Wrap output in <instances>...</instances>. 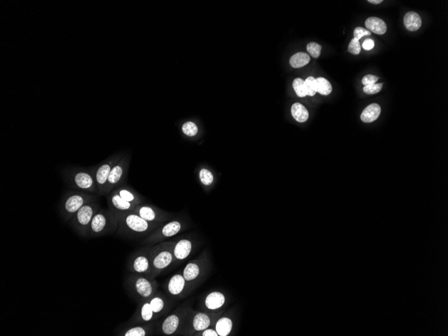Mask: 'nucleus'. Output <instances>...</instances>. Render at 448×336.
<instances>
[{"label": "nucleus", "instance_id": "36", "mask_svg": "<svg viewBox=\"0 0 448 336\" xmlns=\"http://www.w3.org/2000/svg\"><path fill=\"white\" fill-rule=\"evenodd\" d=\"M382 83H375V84L367 85L364 87V92L367 94L373 95L378 93L381 91Z\"/></svg>", "mask_w": 448, "mask_h": 336}, {"label": "nucleus", "instance_id": "17", "mask_svg": "<svg viewBox=\"0 0 448 336\" xmlns=\"http://www.w3.org/2000/svg\"><path fill=\"white\" fill-rule=\"evenodd\" d=\"M117 333L120 336H150L155 333L156 323L128 324Z\"/></svg>", "mask_w": 448, "mask_h": 336}, {"label": "nucleus", "instance_id": "1", "mask_svg": "<svg viewBox=\"0 0 448 336\" xmlns=\"http://www.w3.org/2000/svg\"><path fill=\"white\" fill-rule=\"evenodd\" d=\"M119 235L129 238L147 237L159 227V224L148 222L132 211L117 215Z\"/></svg>", "mask_w": 448, "mask_h": 336}, {"label": "nucleus", "instance_id": "5", "mask_svg": "<svg viewBox=\"0 0 448 336\" xmlns=\"http://www.w3.org/2000/svg\"><path fill=\"white\" fill-rule=\"evenodd\" d=\"M118 217L110 209H100L90 225L89 237H99L117 232Z\"/></svg>", "mask_w": 448, "mask_h": 336}, {"label": "nucleus", "instance_id": "27", "mask_svg": "<svg viewBox=\"0 0 448 336\" xmlns=\"http://www.w3.org/2000/svg\"><path fill=\"white\" fill-rule=\"evenodd\" d=\"M233 323L228 317H222L217 321L216 330L219 336H227L232 331Z\"/></svg>", "mask_w": 448, "mask_h": 336}, {"label": "nucleus", "instance_id": "21", "mask_svg": "<svg viewBox=\"0 0 448 336\" xmlns=\"http://www.w3.org/2000/svg\"><path fill=\"white\" fill-rule=\"evenodd\" d=\"M201 272V266L197 260H195L187 264L182 271V274L189 284L193 285V283L197 281Z\"/></svg>", "mask_w": 448, "mask_h": 336}, {"label": "nucleus", "instance_id": "33", "mask_svg": "<svg viewBox=\"0 0 448 336\" xmlns=\"http://www.w3.org/2000/svg\"><path fill=\"white\" fill-rule=\"evenodd\" d=\"M305 84H306L308 95L314 96L316 93L318 92V90H317L316 79H315L314 77H308L306 80L305 81Z\"/></svg>", "mask_w": 448, "mask_h": 336}, {"label": "nucleus", "instance_id": "11", "mask_svg": "<svg viewBox=\"0 0 448 336\" xmlns=\"http://www.w3.org/2000/svg\"><path fill=\"white\" fill-rule=\"evenodd\" d=\"M151 246H144V248L136 250L130 256L127 265L128 271L146 276L148 275L151 267Z\"/></svg>", "mask_w": 448, "mask_h": 336}, {"label": "nucleus", "instance_id": "34", "mask_svg": "<svg viewBox=\"0 0 448 336\" xmlns=\"http://www.w3.org/2000/svg\"><path fill=\"white\" fill-rule=\"evenodd\" d=\"M307 50L311 56L315 59L318 58L320 56L322 51V46L316 42H310L307 46Z\"/></svg>", "mask_w": 448, "mask_h": 336}, {"label": "nucleus", "instance_id": "31", "mask_svg": "<svg viewBox=\"0 0 448 336\" xmlns=\"http://www.w3.org/2000/svg\"><path fill=\"white\" fill-rule=\"evenodd\" d=\"M199 179L200 182L204 186H210L212 185L214 181V174L208 169H201L199 172Z\"/></svg>", "mask_w": 448, "mask_h": 336}, {"label": "nucleus", "instance_id": "15", "mask_svg": "<svg viewBox=\"0 0 448 336\" xmlns=\"http://www.w3.org/2000/svg\"><path fill=\"white\" fill-rule=\"evenodd\" d=\"M192 285L184 278L182 272L173 274L168 281L166 289L168 294L175 299H183L191 290Z\"/></svg>", "mask_w": 448, "mask_h": 336}, {"label": "nucleus", "instance_id": "30", "mask_svg": "<svg viewBox=\"0 0 448 336\" xmlns=\"http://www.w3.org/2000/svg\"><path fill=\"white\" fill-rule=\"evenodd\" d=\"M317 90L323 95H328L332 91L331 83L324 77H318L316 79Z\"/></svg>", "mask_w": 448, "mask_h": 336}, {"label": "nucleus", "instance_id": "7", "mask_svg": "<svg viewBox=\"0 0 448 336\" xmlns=\"http://www.w3.org/2000/svg\"><path fill=\"white\" fill-rule=\"evenodd\" d=\"M187 228V222L181 218L171 219L161 224L150 235L144 238L141 244L144 246H153L165 242Z\"/></svg>", "mask_w": 448, "mask_h": 336}, {"label": "nucleus", "instance_id": "23", "mask_svg": "<svg viewBox=\"0 0 448 336\" xmlns=\"http://www.w3.org/2000/svg\"><path fill=\"white\" fill-rule=\"evenodd\" d=\"M365 26L368 29V30L376 34H380V35L385 34L386 30H387V26H386L385 22L380 18L376 17L367 18L365 22Z\"/></svg>", "mask_w": 448, "mask_h": 336}, {"label": "nucleus", "instance_id": "41", "mask_svg": "<svg viewBox=\"0 0 448 336\" xmlns=\"http://www.w3.org/2000/svg\"><path fill=\"white\" fill-rule=\"evenodd\" d=\"M382 2H383L382 0H368V2L374 4H379L382 3Z\"/></svg>", "mask_w": 448, "mask_h": 336}, {"label": "nucleus", "instance_id": "12", "mask_svg": "<svg viewBox=\"0 0 448 336\" xmlns=\"http://www.w3.org/2000/svg\"><path fill=\"white\" fill-rule=\"evenodd\" d=\"M130 160V154H124V155L112 168L108 179L106 195L109 194L114 189L124 184L128 175Z\"/></svg>", "mask_w": 448, "mask_h": 336}, {"label": "nucleus", "instance_id": "20", "mask_svg": "<svg viewBox=\"0 0 448 336\" xmlns=\"http://www.w3.org/2000/svg\"><path fill=\"white\" fill-rule=\"evenodd\" d=\"M114 190L125 201L132 203L133 204L138 205L144 203V198L141 196V195L137 193L134 189L126 185H122Z\"/></svg>", "mask_w": 448, "mask_h": 336}, {"label": "nucleus", "instance_id": "3", "mask_svg": "<svg viewBox=\"0 0 448 336\" xmlns=\"http://www.w3.org/2000/svg\"><path fill=\"white\" fill-rule=\"evenodd\" d=\"M175 241L160 242L151 246V267L147 277L155 279L166 268L174 263Z\"/></svg>", "mask_w": 448, "mask_h": 336}, {"label": "nucleus", "instance_id": "4", "mask_svg": "<svg viewBox=\"0 0 448 336\" xmlns=\"http://www.w3.org/2000/svg\"><path fill=\"white\" fill-rule=\"evenodd\" d=\"M125 285L131 296L138 303L151 298L157 292L159 287L155 279H151L144 274L135 273L126 278Z\"/></svg>", "mask_w": 448, "mask_h": 336}, {"label": "nucleus", "instance_id": "26", "mask_svg": "<svg viewBox=\"0 0 448 336\" xmlns=\"http://www.w3.org/2000/svg\"><path fill=\"white\" fill-rule=\"evenodd\" d=\"M181 134L186 138H193L199 133V127L193 120H185L180 125Z\"/></svg>", "mask_w": 448, "mask_h": 336}, {"label": "nucleus", "instance_id": "40", "mask_svg": "<svg viewBox=\"0 0 448 336\" xmlns=\"http://www.w3.org/2000/svg\"><path fill=\"white\" fill-rule=\"evenodd\" d=\"M374 46V42L372 39H366L363 43V48L366 50H372Z\"/></svg>", "mask_w": 448, "mask_h": 336}, {"label": "nucleus", "instance_id": "2", "mask_svg": "<svg viewBox=\"0 0 448 336\" xmlns=\"http://www.w3.org/2000/svg\"><path fill=\"white\" fill-rule=\"evenodd\" d=\"M95 168H69L63 171L67 184L76 191L98 195L95 181Z\"/></svg>", "mask_w": 448, "mask_h": 336}, {"label": "nucleus", "instance_id": "19", "mask_svg": "<svg viewBox=\"0 0 448 336\" xmlns=\"http://www.w3.org/2000/svg\"><path fill=\"white\" fill-rule=\"evenodd\" d=\"M193 249V240L190 238H182L175 241L174 247V263L187 259L191 254Z\"/></svg>", "mask_w": 448, "mask_h": 336}, {"label": "nucleus", "instance_id": "28", "mask_svg": "<svg viewBox=\"0 0 448 336\" xmlns=\"http://www.w3.org/2000/svg\"><path fill=\"white\" fill-rule=\"evenodd\" d=\"M291 114L294 119L298 122H305L308 120V109L300 103H295L292 105Z\"/></svg>", "mask_w": 448, "mask_h": 336}, {"label": "nucleus", "instance_id": "22", "mask_svg": "<svg viewBox=\"0 0 448 336\" xmlns=\"http://www.w3.org/2000/svg\"><path fill=\"white\" fill-rule=\"evenodd\" d=\"M226 297L221 292H212L206 297L205 305L209 310H217L224 306Z\"/></svg>", "mask_w": 448, "mask_h": 336}, {"label": "nucleus", "instance_id": "29", "mask_svg": "<svg viewBox=\"0 0 448 336\" xmlns=\"http://www.w3.org/2000/svg\"><path fill=\"white\" fill-rule=\"evenodd\" d=\"M310 62V56L306 52H298L290 59V65L293 68H301Z\"/></svg>", "mask_w": 448, "mask_h": 336}, {"label": "nucleus", "instance_id": "13", "mask_svg": "<svg viewBox=\"0 0 448 336\" xmlns=\"http://www.w3.org/2000/svg\"><path fill=\"white\" fill-rule=\"evenodd\" d=\"M148 222L161 225L171 220L172 215L154 205L141 203L136 205L132 211Z\"/></svg>", "mask_w": 448, "mask_h": 336}, {"label": "nucleus", "instance_id": "18", "mask_svg": "<svg viewBox=\"0 0 448 336\" xmlns=\"http://www.w3.org/2000/svg\"><path fill=\"white\" fill-rule=\"evenodd\" d=\"M148 301L151 308L158 319L167 314L171 308V302L169 299L162 293H159L158 291L149 298Z\"/></svg>", "mask_w": 448, "mask_h": 336}, {"label": "nucleus", "instance_id": "16", "mask_svg": "<svg viewBox=\"0 0 448 336\" xmlns=\"http://www.w3.org/2000/svg\"><path fill=\"white\" fill-rule=\"evenodd\" d=\"M107 200L109 209L117 215L130 212L136 205L125 201L114 190L108 195Z\"/></svg>", "mask_w": 448, "mask_h": 336}, {"label": "nucleus", "instance_id": "10", "mask_svg": "<svg viewBox=\"0 0 448 336\" xmlns=\"http://www.w3.org/2000/svg\"><path fill=\"white\" fill-rule=\"evenodd\" d=\"M212 319L207 313L190 311L177 335L190 336L208 328Z\"/></svg>", "mask_w": 448, "mask_h": 336}, {"label": "nucleus", "instance_id": "6", "mask_svg": "<svg viewBox=\"0 0 448 336\" xmlns=\"http://www.w3.org/2000/svg\"><path fill=\"white\" fill-rule=\"evenodd\" d=\"M97 200L95 194L84 191H71L65 195L61 202L60 212L65 221H69L84 205Z\"/></svg>", "mask_w": 448, "mask_h": 336}, {"label": "nucleus", "instance_id": "38", "mask_svg": "<svg viewBox=\"0 0 448 336\" xmlns=\"http://www.w3.org/2000/svg\"><path fill=\"white\" fill-rule=\"evenodd\" d=\"M378 79L379 78L377 76H375V75H367L363 77L362 83H363L365 86H367V85L375 84L377 82Z\"/></svg>", "mask_w": 448, "mask_h": 336}, {"label": "nucleus", "instance_id": "39", "mask_svg": "<svg viewBox=\"0 0 448 336\" xmlns=\"http://www.w3.org/2000/svg\"><path fill=\"white\" fill-rule=\"evenodd\" d=\"M193 335H202V336H219L218 332L216 329L207 328L204 330L200 331L199 332L195 333Z\"/></svg>", "mask_w": 448, "mask_h": 336}, {"label": "nucleus", "instance_id": "9", "mask_svg": "<svg viewBox=\"0 0 448 336\" xmlns=\"http://www.w3.org/2000/svg\"><path fill=\"white\" fill-rule=\"evenodd\" d=\"M99 209L100 205L95 201L87 203L73 215L69 222L77 234L87 237L92 219Z\"/></svg>", "mask_w": 448, "mask_h": 336}, {"label": "nucleus", "instance_id": "24", "mask_svg": "<svg viewBox=\"0 0 448 336\" xmlns=\"http://www.w3.org/2000/svg\"><path fill=\"white\" fill-rule=\"evenodd\" d=\"M381 113V107L377 103H372L368 105L363 111L361 116L362 121L365 123H370L375 121Z\"/></svg>", "mask_w": 448, "mask_h": 336}, {"label": "nucleus", "instance_id": "32", "mask_svg": "<svg viewBox=\"0 0 448 336\" xmlns=\"http://www.w3.org/2000/svg\"><path fill=\"white\" fill-rule=\"evenodd\" d=\"M292 87H293L294 90L295 91L296 95L298 97H304L308 95L305 81L303 80L302 79L296 78L294 79L293 83H292Z\"/></svg>", "mask_w": 448, "mask_h": 336}, {"label": "nucleus", "instance_id": "14", "mask_svg": "<svg viewBox=\"0 0 448 336\" xmlns=\"http://www.w3.org/2000/svg\"><path fill=\"white\" fill-rule=\"evenodd\" d=\"M124 152L114 154V155L108 158L102 162L99 166L95 168V181L97 183L98 195H106V185L108 179L112 168L118 162V160L124 155Z\"/></svg>", "mask_w": 448, "mask_h": 336}, {"label": "nucleus", "instance_id": "37", "mask_svg": "<svg viewBox=\"0 0 448 336\" xmlns=\"http://www.w3.org/2000/svg\"><path fill=\"white\" fill-rule=\"evenodd\" d=\"M371 35V32L368 30L367 29H365L363 27H357L354 31V36H355V38L357 40L361 39V38H363V36H370Z\"/></svg>", "mask_w": 448, "mask_h": 336}, {"label": "nucleus", "instance_id": "25", "mask_svg": "<svg viewBox=\"0 0 448 336\" xmlns=\"http://www.w3.org/2000/svg\"><path fill=\"white\" fill-rule=\"evenodd\" d=\"M421 18L416 12H409L405 15L404 25L409 31H416L421 28Z\"/></svg>", "mask_w": 448, "mask_h": 336}, {"label": "nucleus", "instance_id": "35", "mask_svg": "<svg viewBox=\"0 0 448 336\" xmlns=\"http://www.w3.org/2000/svg\"><path fill=\"white\" fill-rule=\"evenodd\" d=\"M347 50H349V52H351V53L356 54V55L361 53V44H360L359 40L356 39L355 38H354L353 40H351Z\"/></svg>", "mask_w": 448, "mask_h": 336}, {"label": "nucleus", "instance_id": "8", "mask_svg": "<svg viewBox=\"0 0 448 336\" xmlns=\"http://www.w3.org/2000/svg\"><path fill=\"white\" fill-rule=\"evenodd\" d=\"M191 308L187 306H182L177 310L168 315L165 319L156 323L155 330L157 334L162 335H177L183 325L186 317L189 314Z\"/></svg>", "mask_w": 448, "mask_h": 336}]
</instances>
